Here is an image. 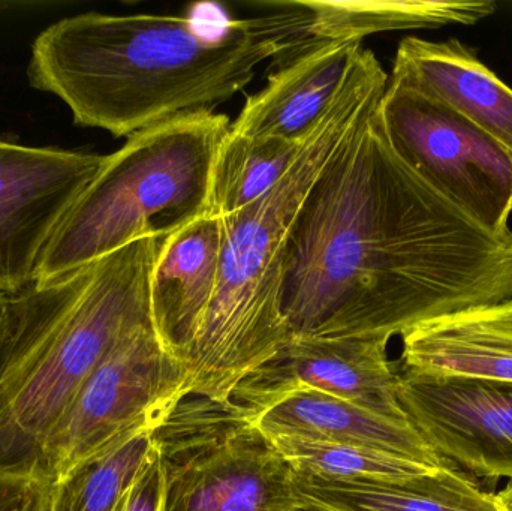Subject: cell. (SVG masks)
<instances>
[{
	"label": "cell",
	"mask_w": 512,
	"mask_h": 511,
	"mask_svg": "<svg viewBox=\"0 0 512 511\" xmlns=\"http://www.w3.org/2000/svg\"><path fill=\"white\" fill-rule=\"evenodd\" d=\"M376 110L337 147L292 228L282 285L289 338L390 341L512 297V230L490 233L424 182Z\"/></svg>",
	"instance_id": "obj_1"
},
{
	"label": "cell",
	"mask_w": 512,
	"mask_h": 511,
	"mask_svg": "<svg viewBox=\"0 0 512 511\" xmlns=\"http://www.w3.org/2000/svg\"><path fill=\"white\" fill-rule=\"evenodd\" d=\"M268 11L228 21L207 35L197 21L176 15L63 18L32 45L30 86L59 96L74 123L114 137L233 98L255 77L256 66H280L318 45L306 0L264 2Z\"/></svg>",
	"instance_id": "obj_2"
},
{
	"label": "cell",
	"mask_w": 512,
	"mask_h": 511,
	"mask_svg": "<svg viewBox=\"0 0 512 511\" xmlns=\"http://www.w3.org/2000/svg\"><path fill=\"white\" fill-rule=\"evenodd\" d=\"M165 239L141 237L9 296L0 341V474L42 479L45 444L81 387L123 338L152 323L150 279Z\"/></svg>",
	"instance_id": "obj_3"
},
{
	"label": "cell",
	"mask_w": 512,
	"mask_h": 511,
	"mask_svg": "<svg viewBox=\"0 0 512 511\" xmlns=\"http://www.w3.org/2000/svg\"><path fill=\"white\" fill-rule=\"evenodd\" d=\"M387 87V72L372 51L361 48L291 170L264 197L222 218L218 290L188 359L189 396L230 407L239 381L288 341L282 285L292 228L337 147L378 107Z\"/></svg>",
	"instance_id": "obj_4"
},
{
	"label": "cell",
	"mask_w": 512,
	"mask_h": 511,
	"mask_svg": "<svg viewBox=\"0 0 512 511\" xmlns=\"http://www.w3.org/2000/svg\"><path fill=\"white\" fill-rule=\"evenodd\" d=\"M230 126L225 114L198 111L129 137L107 155L57 228L35 282L59 278L141 237H168L207 213L213 165Z\"/></svg>",
	"instance_id": "obj_5"
},
{
	"label": "cell",
	"mask_w": 512,
	"mask_h": 511,
	"mask_svg": "<svg viewBox=\"0 0 512 511\" xmlns=\"http://www.w3.org/2000/svg\"><path fill=\"white\" fill-rule=\"evenodd\" d=\"M155 438L164 511H292L306 504L288 462L233 405L186 395Z\"/></svg>",
	"instance_id": "obj_6"
},
{
	"label": "cell",
	"mask_w": 512,
	"mask_h": 511,
	"mask_svg": "<svg viewBox=\"0 0 512 511\" xmlns=\"http://www.w3.org/2000/svg\"><path fill=\"white\" fill-rule=\"evenodd\" d=\"M379 122L394 152L424 182L493 234L510 231L512 153L429 96L388 83Z\"/></svg>",
	"instance_id": "obj_7"
},
{
	"label": "cell",
	"mask_w": 512,
	"mask_h": 511,
	"mask_svg": "<svg viewBox=\"0 0 512 511\" xmlns=\"http://www.w3.org/2000/svg\"><path fill=\"white\" fill-rule=\"evenodd\" d=\"M188 365L162 345L153 323L123 338L81 387L48 437L41 477L57 482L129 429L188 395Z\"/></svg>",
	"instance_id": "obj_8"
},
{
	"label": "cell",
	"mask_w": 512,
	"mask_h": 511,
	"mask_svg": "<svg viewBox=\"0 0 512 511\" xmlns=\"http://www.w3.org/2000/svg\"><path fill=\"white\" fill-rule=\"evenodd\" d=\"M107 156L0 141V293L35 282L48 243Z\"/></svg>",
	"instance_id": "obj_9"
},
{
	"label": "cell",
	"mask_w": 512,
	"mask_h": 511,
	"mask_svg": "<svg viewBox=\"0 0 512 511\" xmlns=\"http://www.w3.org/2000/svg\"><path fill=\"white\" fill-rule=\"evenodd\" d=\"M388 342L366 336H292L239 381L230 405L252 417L291 393L315 390L408 422L397 398Z\"/></svg>",
	"instance_id": "obj_10"
},
{
	"label": "cell",
	"mask_w": 512,
	"mask_h": 511,
	"mask_svg": "<svg viewBox=\"0 0 512 511\" xmlns=\"http://www.w3.org/2000/svg\"><path fill=\"white\" fill-rule=\"evenodd\" d=\"M408 422L445 461L512 482V383L396 369Z\"/></svg>",
	"instance_id": "obj_11"
},
{
	"label": "cell",
	"mask_w": 512,
	"mask_h": 511,
	"mask_svg": "<svg viewBox=\"0 0 512 511\" xmlns=\"http://www.w3.org/2000/svg\"><path fill=\"white\" fill-rule=\"evenodd\" d=\"M222 248V218L204 213L164 240L153 269V327L162 345L186 365L218 290Z\"/></svg>",
	"instance_id": "obj_12"
},
{
	"label": "cell",
	"mask_w": 512,
	"mask_h": 511,
	"mask_svg": "<svg viewBox=\"0 0 512 511\" xmlns=\"http://www.w3.org/2000/svg\"><path fill=\"white\" fill-rule=\"evenodd\" d=\"M388 83L448 105L512 153V89L459 39H403Z\"/></svg>",
	"instance_id": "obj_13"
},
{
	"label": "cell",
	"mask_w": 512,
	"mask_h": 511,
	"mask_svg": "<svg viewBox=\"0 0 512 511\" xmlns=\"http://www.w3.org/2000/svg\"><path fill=\"white\" fill-rule=\"evenodd\" d=\"M361 41L327 42L283 63L249 96L231 131L303 143L336 101Z\"/></svg>",
	"instance_id": "obj_14"
},
{
	"label": "cell",
	"mask_w": 512,
	"mask_h": 511,
	"mask_svg": "<svg viewBox=\"0 0 512 511\" xmlns=\"http://www.w3.org/2000/svg\"><path fill=\"white\" fill-rule=\"evenodd\" d=\"M248 419L268 438L295 437L369 447L433 468L448 462L427 446L411 423L315 390L291 393Z\"/></svg>",
	"instance_id": "obj_15"
},
{
	"label": "cell",
	"mask_w": 512,
	"mask_h": 511,
	"mask_svg": "<svg viewBox=\"0 0 512 511\" xmlns=\"http://www.w3.org/2000/svg\"><path fill=\"white\" fill-rule=\"evenodd\" d=\"M402 341L409 371L512 383V297L421 324Z\"/></svg>",
	"instance_id": "obj_16"
},
{
	"label": "cell",
	"mask_w": 512,
	"mask_h": 511,
	"mask_svg": "<svg viewBox=\"0 0 512 511\" xmlns=\"http://www.w3.org/2000/svg\"><path fill=\"white\" fill-rule=\"evenodd\" d=\"M298 497L330 511H504L453 462L399 482H325L294 473Z\"/></svg>",
	"instance_id": "obj_17"
},
{
	"label": "cell",
	"mask_w": 512,
	"mask_h": 511,
	"mask_svg": "<svg viewBox=\"0 0 512 511\" xmlns=\"http://www.w3.org/2000/svg\"><path fill=\"white\" fill-rule=\"evenodd\" d=\"M312 11L313 39L363 41L364 36L391 30L472 26L493 14L495 2L456 0H306Z\"/></svg>",
	"instance_id": "obj_18"
},
{
	"label": "cell",
	"mask_w": 512,
	"mask_h": 511,
	"mask_svg": "<svg viewBox=\"0 0 512 511\" xmlns=\"http://www.w3.org/2000/svg\"><path fill=\"white\" fill-rule=\"evenodd\" d=\"M168 413L129 429L63 479L48 483L44 511L116 510L155 456V432Z\"/></svg>",
	"instance_id": "obj_19"
},
{
	"label": "cell",
	"mask_w": 512,
	"mask_h": 511,
	"mask_svg": "<svg viewBox=\"0 0 512 511\" xmlns=\"http://www.w3.org/2000/svg\"><path fill=\"white\" fill-rule=\"evenodd\" d=\"M303 143L251 137L230 126L213 165L207 213L224 218L264 197L291 170Z\"/></svg>",
	"instance_id": "obj_20"
},
{
	"label": "cell",
	"mask_w": 512,
	"mask_h": 511,
	"mask_svg": "<svg viewBox=\"0 0 512 511\" xmlns=\"http://www.w3.org/2000/svg\"><path fill=\"white\" fill-rule=\"evenodd\" d=\"M270 440L295 474L325 482H399L436 470L369 447L295 437Z\"/></svg>",
	"instance_id": "obj_21"
},
{
	"label": "cell",
	"mask_w": 512,
	"mask_h": 511,
	"mask_svg": "<svg viewBox=\"0 0 512 511\" xmlns=\"http://www.w3.org/2000/svg\"><path fill=\"white\" fill-rule=\"evenodd\" d=\"M165 482L158 447L137 482L114 511H164Z\"/></svg>",
	"instance_id": "obj_22"
},
{
	"label": "cell",
	"mask_w": 512,
	"mask_h": 511,
	"mask_svg": "<svg viewBox=\"0 0 512 511\" xmlns=\"http://www.w3.org/2000/svg\"><path fill=\"white\" fill-rule=\"evenodd\" d=\"M47 489L36 477L0 474V511H44Z\"/></svg>",
	"instance_id": "obj_23"
},
{
	"label": "cell",
	"mask_w": 512,
	"mask_h": 511,
	"mask_svg": "<svg viewBox=\"0 0 512 511\" xmlns=\"http://www.w3.org/2000/svg\"><path fill=\"white\" fill-rule=\"evenodd\" d=\"M496 497H498L499 503H501L504 511H512V482L508 483L507 488L499 492Z\"/></svg>",
	"instance_id": "obj_24"
},
{
	"label": "cell",
	"mask_w": 512,
	"mask_h": 511,
	"mask_svg": "<svg viewBox=\"0 0 512 511\" xmlns=\"http://www.w3.org/2000/svg\"><path fill=\"white\" fill-rule=\"evenodd\" d=\"M9 296L0 293V341H2L3 332H5L6 314H8Z\"/></svg>",
	"instance_id": "obj_25"
},
{
	"label": "cell",
	"mask_w": 512,
	"mask_h": 511,
	"mask_svg": "<svg viewBox=\"0 0 512 511\" xmlns=\"http://www.w3.org/2000/svg\"><path fill=\"white\" fill-rule=\"evenodd\" d=\"M292 511H330L322 509V507L312 506V504H304V506L298 507V509Z\"/></svg>",
	"instance_id": "obj_26"
}]
</instances>
